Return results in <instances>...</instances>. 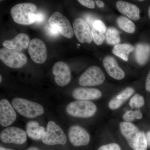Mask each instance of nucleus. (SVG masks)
Listing matches in <instances>:
<instances>
[{
  "mask_svg": "<svg viewBox=\"0 0 150 150\" xmlns=\"http://www.w3.org/2000/svg\"><path fill=\"white\" fill-rule=\"evenodd\" d=\"M48 33H49V35H51L52 36L54 37H56L59 35V32L58 30L55 28L51 27L50 26L48 27Z\"/></svg>",
  "mask_w": 150,
  "mask_h": 150,
  "instance_id": "33",
  "label": "nucleus"
},
{
  "mask_svg": "<svg viewBox=\"0 0 150 150\" xmlns=\"http://www.w3.org/2000/svg\"><path fill=\"white\" fill-rule=\"evenodd\" d=\"M11 104L17 112L27 118H35L42 115L44 112V108L41 105L24 98H14Z\"/></svg>",
  "mask_w": 150,
  "mask_h": 150,
  "instance_id": "2",
  "label": "nucleus"
},
{
  "mask_svg": "<svg viewBox=\"0 0 150 150\" xmlns=\"http://www.w3.org/2000/svg\"><path fill=\"white\" fill-rule=\"evenodd\" d=\"M123 118L125 122L131 123V122L136 119L135 111L132 110H129L126 111L123 114Z\"/></svg>",
  "mask_w": 150,
  "mask_h": 150,
  "instance_id": "29",
  "label": "nucleus"
},
{
  "mask_svg": "<svg viewBox=\"0 0 150 150\" xmlns=\"http://www.w3.org/2000/svg\"><path fill=\"white\" fill-rule=\"evenodd\" d=\"M97 150H121L120 146L116 143H110L103 145Z\"/></svg>",
  "mask_w": 150,
  "mask_h": 150,
  "instance_id": "30",
  "label": "nucleus"
},
{
  "mask_svg": "<svg viewBox=\"0 0 150 150\" xmlns=\"http://www.w3.org/2000/svg\"><path fill=\"white\" fill-rule=\"evenodd\" d=\"M150 57V45L148 43L137 44L135 49V58L138 64L144 65L148 62Z\"/></svg>",
  "mask_w": 150,
  "mask_h": 150,
  "instance_id": "21",
  "label": "nucleus"
},
{
  "mask_svg": "<svg viewBox=\"0 0 150 150\" xmlns=\"http://www.w3.org/2000/svg\"><path fill=\"white\" fill-rule=\"evenodd\" d=\"M0 60L10 68L19 69L25 65L27 58L20 51L4 48L0 49Z\"/></svg>",
  "mask_w": 150,
  "mask_h": 150,
  "instance_id": "5",
  "label": "nucleus"
},
{
  "mask_svg": "<svg viewBox=\"0 0 150 150\" xmlns=\"http://www.w3.org/2000/svg\"><path fill=\"white\" fill-rule=\"evenodd\" d=\"M37 7L31 3L19 4L13 7L11 14L14 21L18 24L28 25L35 22Z\"/></svg>",
  "mask_w": 150,
  "mask_h": 150,
  "instance_id": "1",
  "label": "nucleus"
},
{
  "mask_svg": "<svg viewBox=\"0 0 150 150\" xmlns=\"http://www.w3.org/2000/svg\"><path fill=\"white\" fill-rule=\"evenodd\" d=\"M147 141L148 146L150 147V131H149L146 135Z\"/></svg>",
  "mask_w": 150,
  "mask_h": 150,
  "instance_id": "38",
  "label": "nucleus"
},
{
  "mask_svg": "<svg viewBox=\"0 0 150 150\" xmlns=\"http://www.w3.org/2000/svg\"><path fill=\"white\" fill-rule=\"evenodd\" d=\"M72 96L77 100H96L102 96V93L99 90L89 88H78L72 92Z\"/></svg>",
  "mask_w": 150,
  "mask_h": 150,
  "instance_id": "17",
  "label": "nucleus"
},
{
  "mask_svg": "<svg viewBox=\"0 0 150 150\" xmlns=\"http://www.w3.org/2000/svg\"><path fill=\"white\" fill-rule=\"evenodd\" d=\"M148 14H149V17L150 19V6L149 7V10H148Z\"/></svg>",
  "mask_w": 150,
  "mask_h": 150,
  "instance_id": "41",
  "label": "nucleus"
},
{
  "mask_svg": "<svg viewBox=\"0 0 150 150\" xmlns=\"http://www.w3.org/2000/svg\"><path fill=\"white\" fill-rule=\"evenodd\" d=\"M85 19L86 22L88 23L89 25H90L93 28L94 23L96 20L91 15L87 16Z\"/></svg>",
  "mask_w": 150,
  "mask_h": 150,
  "instance_id": "34",
  "label": "nucleus"
},
{
  "mask_svg": "<svg viewBox=\"0 0 150 150\" xmlns=\"http://www.w3.org/2000/svg\"><path fill=\"white\" fill-rule=\"evenodd\" d=\"M52 73L55 76V82L59 86H65L71 81V70L69 65L65 62L55 63L52 68Z\"/></svg>",
  "mask_w": 150,
  "mask_h": 150,
  "instance_id": "11",
  "label": "nucleus"
},
{
  "mask_svg": "<svg viewBox=\"0 0 150 150\" xmlns=\"http://www.w3.org/2000/svg\"><path fill=\"white\" fill-rule=\"evenodd\" d=\"M134 90L132 88L128 87L123 90L115 97L108 103V107L110 109L115 110L121 107L124 101L129 99L134 93Z\"/></svg>",
  "mask_w": 150,
  "mask_h": 150,
  "instance_id": "20",
  "label": "nucleus"
},
{
  "mask_svg": "<svg viewBox=\"0 0 150 150\" xmlns=\"http://www.w3.org/2000/svg\"><path fill=\"white\" fill-rule=\"evenodd\" d=\"M78 2L88 8L93 9L95 8V2L92 0H79Z\"/></svg>",
  "mask_w": 150,
  "mask_h": 150,
  "instance_id": "31",
  "label": "nucleus"
},
{
  "mask_svg": "<svg viewBox=\"0 0 150 150\" xmlns=\"http://www.w3.org/2000/svg\"><path fill=\"white\" fill-rule=\"evenodd\" d=\"M105 80V76L102 69L96 66H91L82 74L79 83L82 86H94L102 84Z\"/></svg>",
  "mask_w": 150,
  "mask_h": 150,
  "instance_id": "6",
  "label": "nucleus"
},
{
  "mask_svg": "<svg viewBox=\"0 0 150 150\" xmlns=\"http://www.w3.org/2000/svg\"><path fill=\"white\" fill-rule=\"evenodd\" d=\"M45 19V16L42 12L35 13V22L38 23H42Z\"/></svg>",
  "mask_w": 150,
  "mask_h": 150,
  "instance_id": "32",
  "label": "nucleus"
},
{
  "mask_svg": "<svg viewBox=\"0 0 150 150\" xmlns=\"http://www.w3.org/2000/svg\"><path fill=\"white\" fill-rule=\"evenodd\" d=\"M92 36L94 42L97 45H100L105 39V36L103 33L97 31L94 28L91 30Z\"/></svg>",
  "mask_w": 150,
  "mask_h": 150,
  "instance_id": "26",
  "label": "nucleus"
},
{
  "mask_svg": "<svg viewBox=\"0 0 150 150\" xmlns=\"http://www.w3.org/2000/svg\"><path fill=\"white\" fill-rule=\"evenodd\" d=\"M48 23L51 27L58 30L64 37L71 38L74 36V30L69 21L60 12H54L49 18Z\"/></svg>",
  "mask_w": 150,
  "mask_h": 150,
  "instance_id": "7",
  "label": "nucleus"
},
{
  "mask_svg": "<svg viewBox=\"0 0 150 150\" xmlns=\"http://www.w3.org/2000/svg\"><path fill=\"white\" fill-rule=\"evenodd\" d=\"M68 137L71 144L75 146H86L90 141V136L88 132L77 125L71 126L69 129Z\"/></svg>",
  "mask_w": 150,
  "mask_h": 150,
  "instance_id": "12",
  "label": "nucleus"
},
{
  "mask_svg": "<svg viewBox=\"0 0 150 150\" xmlns=\"http://www.w3.org/2000/svg\"><path fill=\"white\" fill-rule=\"evenodd\" d=\"M118 26L125 32L132 33L135 32L136 26L133 22L127 17L123 16L118 17L117 19Z\"/></svg>",
  "mask_w": 150,
  "mask_h": 150,
  "instance_id": "23",
  "label": "nucleus"
},
{
  "mask_svg": "<svg viewBox=\"0 0 150 150\" xmlns=\"http://www.w3.org/2000/svg\"><path fill=\"white\" fill-rule=\"evenodd\" d=\"M28 51L30 58L36 64H43L46 62L47 58L46 45L39 38H34L30 40Z\"/></svg>",
  "mask_w": 150,
  "mask_h": 150,
  "instance_id": "9",
  "label": "nucleus"
},
{
  "mask_svg": "<svg viewBox=\"0 0 150 150\" xmlns=\"http://www.w3.org/2000/svg\"><path fill=\"white\" fill-rule=\"evenodd\" d=\"M2 80V76H0V83H1Z\"/></svg>",
  "mask_w": 150,
  "mask_h": 150,
  "instance_id": "42",
  "label": "nucleus"
},
{
  "mask_svg": "<svg viewBox=\"0 0 150 150\" xmlns=\"http://www.w3.org/2000/svg\"><path fill=\"white\" fill-rule=\"evenodd\" d=\"M148 143L146 135L144 132H141L137 147L134 150H147Z\"/></svg>",
  "mask_w": 150,
  "mask_h": 150,
  "instance_id": "27",
  "label": "nucleus"
},
{
  "mask_svg": "<svg viewBox=\"0 0 150 150\" xmlns=\"http://www.w3.org/2000/svg\"><path fill=\"white\" fill-rule=\"evenodd\" d=\"M145 87H146V91L150 92V71L148 74L147 76Z\"/></svg>",
  "mask_w": 150,
  "mask_h": 150,
  "instance_id": "35",
  "label": "nucleus"
},
{
  "mask_svg": "<svg viewBox=\"0 0 150 150\" xmlns=\"http://www.w3.org/2000/svg\"><path fill=\"white\" fill-rule=\"evenodd\" d=\"M144 99L143 96L139 94H136L130 100L129 105L131 108L139 109L144 105Z\"/></svg>",
  "mask_w": 150,
  "mask_h": 150,
  "instance_id": "25",
  "label": "nucleus"
},
{
  "mask_svg": "<svg viewBox=\"0 0 150 150\" xmlns=\"http://www.w3.org/2000/svg\"><path fill=\"white\" fill-rule=\"evenodd\" d=\"M96 3L97 5L100 8H103L104 6V3L101 1H96Z\"/></svg>",
  "mask_w": 150,
  "mask_h": 150,
  "instance_id": "37",
  "label": "nucleus"
},
{
  "mask_svg": "<svg viewBox=\"0 0 150 150\" xmlns=\"http://www.w3.org/2000/svg\"><path fill=\"white\" fill-rule=\"evenodd\" d=\"M30 42L29 36L25 33H21L13 39L4 40L3 46L8 49L21 51L28 48Z\"/></svg>",
  "mask_w": 150,
  "mask_h": 150,
  "instance_id": "15",
  "label": "nucleus"
},
{
  "mask_svg": "<svg viewBox=\"0 0 150 150\" xmlns=\"http://www.w3.org/2000/svg\"><path fill=\"white\" fill-rule=\"evenodd\" d=\"M41 140L46 145H63L67 143V137L59 125L54 121H50L47 123L46 131Z\"/></svg>",
  "mask_w": 150,
  "mask_h": 150,
  "instance_id": "4",
  "label": "nucleus"
},
{
  "mask_svg": "<svg viewBox=\"0 0 150 150\" xmlns=\"http://www.w3.org/2000/svg\"><path fill=\"white\" fill-rule=\"evenodd\" d=\"M74 33L81 43H91L93 40L90 26L83 19L77 18L73 23Z\"/></svg>",
  "mask_w": 150,
  "mask_h": 150,
  "instance_id": "10",
  "label": "nucleus"
},
{
  "mask_svg": "<svg viewBox=\"0 0 150 150\" xmlns=\"http://www.w3.org/2000/svg\"><path fill=\"white\" fill-rule=\"evenodd\" d=\"M134 47L129 43L118 44L115 45L112 50V53L122 60L127 62L129 54L134 50Z\"/></svg>",
  "mask_w": 150,
  "mask_h": 150,
  "instance_id": "22",
  "label": "nucleus"
},
{
  "mask_svg": "<svg viewBox=\"0 0 150 150\" xmlns=\"http://www.w3.org/2000/svg\"><path fill=\"white\" fill-rule=\"evenodd\" d=\"M119 127L121 134L126 139L129 146L134 150L139 142L141 131L133 123L125 121L121 122Z\"/></svg>",
  "mask_w": 150,
  "mask_h": 150,
  "instance_id": "13",
  "label": "nucleus"
},
{
  "mask_svg": "<svg viewBox=\"0 0 150 150\" xmlns=\"http://www.w3.org/2000/svg\"><path fill=\"white\" fill-rule=\"evenodd\" d=\"M0 139L6 144H23L27 140V134L20 128L8 127L1 131Z\"/></svg>",
  "mask_w": 150,
  "mask_h": 150,
  "instance_id": "8",
  "label": "nucleus"
},
{
  "mask_svg": "<svg viewBox=\"0 0 150 150\" xmlns=\"http://www.w3.org/2000/svg\"><path fill=\"white\" fill-rule=\"evenodd\" d=\"M106 42L110 45H117L121 41L119 31L113 27H109L105 32Z\"/></svg>",
  "mask_w": 150,
  "mask_h": 150,
  "instance_id": "24",
  "label": "nucleus"
},
{
  "mask_svg": "<svg viewBox=\"0 0 150 150\" xmlns=\"http://www.w3.org/2000/svg\"><path fill=\"white\" fill-rule=\"evenodd\" d=\"M66 111L69 115L73 117L89 118L95 114L97 107L91 101L77 100L70 103L67 105Z\"/></svg>",
  "mask_w": 150,
  "mask_h": 150,
  "instance_id": "3",
  "label": "nucleus"
},
{
  "mask_svg": "<svg viewBox=\"0 0 150 150\" xmlns=\"http://www.w3.org/2000/svg\"><path fill=\"white\" fill-rule=\"evenodd\" d=\"M93 27L97 31L103 34L106 32L107 30V28L104 23L98 19H97L95 21L93 25Z\"/></svg>",
  "mask_w": 150,
  "mask_h": 150,
  "instance_id": "28",
  "label": "nucleus"
},
{
  "mask_svg": "<svg viewBox=\"0 0 150 150\" xmlns=\"http://www.w3.org/2000/svg\"><path fill=\"white\" fill-rule=\"evenodd\" d=\"M135 111V116L136 118L137 119H141L142 118V114L141 112V110L139 109H137L134 110Z\"/></svg>",
  "mask_w": 150,
  "mask_h": 150,
  "instance_id": "36",
  "label": "nucleus"
},
{
  "mask_svg": "<svg viewBox=\"0 0 150 150\" xmlns=\"http://www.w3.org/2000/svg\"><path fill=\"white\" fill-rule=\"evenodd\" d=\"M103 64L105 70L111 77L115 79L120 80L125 77L124 71L118 66L115 58L110 56L105 57Z\"/></svg>",
  "mask_w": 150,
  "mask_h": 150,
  "instance_id": "16",
  "label": "nucleus"
},
{
  "mask_svg": "<svg viewBox=\"0 0 150 150\" xmlns=\"http://www.w3.org/2000/svg\"><path fill=\"white\" fill-rule=\"evenodd\" d=\"M118 10L129 18L137 21L140 18V10L135 5L123 1H118L116 3Z\"/></svg>",
  "mask_w": 150,
  "mask_h": 150,
  "instance_id": "18",
  "label": "nucleus"
},
{
  "mask_svg": "<svg viewBox=\"0 0 150 150\" xmlns=\"http://www.w3.org/2000/svg\"><path fill=\"white\" fill-rule=\"evenodd\" d=\"M25 150H40L38 148L35 147H31Z\"/></svg>",
  "mask_w": 150,
  "mask_h": 150,
  "instance_id": "39",
  "label": "nucleus"
},
{
  "mask_svg": "<svg viewBox=\"0 0 150 150\" xmlns=\"http://www.w3.org/2000/svg\"><path fill=\"white\" fill-rule=\"evenodd\" d=\"M16 113L14 108L7 100L0 101V124L3 127L10 126L16 120Z\"/></svg>",
  "mask_w": 150,
  "mask_h": 150,
  "instance_id": "14",
  "label": "nucleus"
},
{
  "mask_svg": "<svg viewBox=\"0 0 150 150\" xmlns=\"http://www.w3.org/2000/svg\"><path fill=\"white\" fill-rule=\"evenodd\" d=\"M0 150H12L9 149H6V148L2 147H0Z\"/></svg>",
  "mask_w": 150,
  "mask_h": 150,
  "instance_id": "40",
  "label": "nucleus"
},
{
  "mask_svg": "<svg viewBox=\"0 0 150 150\" xmlns=\"http://www.w3.org/2000/svg\"><path fill=\"white\" fill-rule=\"evenodd\" d=\"M25 129L27 135L31 139H42L46 130L45 128L39 125L37 121H31L26 123Z\"/></svg>",
  "mask_w": 150,
  "mask_h": 150,
  "instance_id": "19",
  "label": "nucleus"
}]
</instances>
